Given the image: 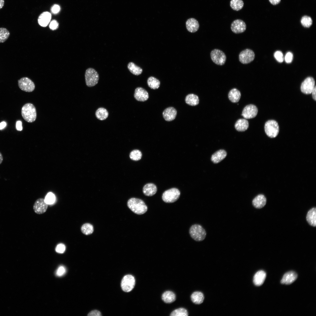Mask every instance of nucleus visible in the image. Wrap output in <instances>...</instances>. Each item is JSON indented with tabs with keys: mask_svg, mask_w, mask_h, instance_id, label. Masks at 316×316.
Instances as JSON below:
<instances>
[{
	"mask_svg": "<svg viewBox=\"0 0 316 316\" xmlns=\"http://www.w3.org/2000/svg\"><path fill=\"white\" fill-rule=\"evenodd\" d=\"M127 204L132 212L138 214H144L147 210V207L145 203L139 199L132 198L128 200Z\"/></svg>",
	"mask_w": 316,
	"mask_h": 316,
	"instance_id": "nucleus-1",
	"label": "nucleus"
},
{
	"mask_svg": "<svg viewBox=\"0 0 316 316\" xmlns=\"http://www.w3.org/2000/svg\"><path fill=\"white\" fill-rule=\"evenodd\" d=\"M21 114L24 119L27 122L32 123L34 121L37 117L35 107L30 103L25 104L22 107Z\"/></svg>",
	"mask_w": 316,
	"mask_h": 316,
	"instance_id": "nucleus-2",
	"label": "nucleus"
},
{
	"mask_svg": "<svg viewBox=\"0 0 316 316\" xmlns=\"http://www.w3.org/2000/svg\"><path fill=\"white\" fill-rule=\"evenodd\" d=\"M189 233L191 237L197 241L203 240L206 236V232L204 228L200 225L195 224L192 225L189 229Z\"/></svg>",
	"mask_w": 316,
	"mask_h": 316,
	"instance_id": "nucleus-3",
	"label": "nucleus"
},
{
	"mask_svg": "<svg viewBox=\"0 0 316 316\" xmlns=\"http://www.w3.org/2000/svg\"><path fill=\"white\" fill-rule=\"evenodd\" d=\"M264 128L266 135L270 138L276 137L279 131V127L278 123L273 120L267 121L265 124Z\"/></svg>",
	"mask_w": 316,
	"mask_h": 316,
	"instance_id": "nucleus-4",
	"label": "nucleus"
},
{
	"mask_svg": "<svg viewBox=\"0 0 316 316\" xmlns=\"http://www.w3.org/2000/svg\"><path fill=\"white\" fill-rule=\"evenodd\" d=\"M85 82L86 85L91 87L96 85L99 79V74L94 69L89 68L86 71L85 74Z\"/></svg>",
	"mask_w": 316,
	"mask_h": 316,
	"instance_id": "nucleus-5",
	"label": "nucleus"
},
{
	"mask_svg": "<svg viewBox=\"0 0 316 316\" xmlns=\"http://www.w3.org/2000/svg\"><path fill=\"white\" fill-rule=\"evenodd\" d=\"M180 195V191L178 189L172 188L164 192L162 195V199L165 202L173 203L178 199Z\"/></svg>",
	"mask_w": 316,
	"mask_h": 316,
	"instance_id": "nucleus-6",
	"label": "nucleus"
},
{
	"mask_svg": "<svg viewBox=\"0 0 316 316\" xmlns=\"http://www.w3.org/2000/svg\"><path fill=\"white\" fill-rule=\"evenodd\" d=\"M210 56L212 61L215 64L220 66L224 65L226 60V56L221 50L214 49L210 53Z\"/></svg>",
	"mask_w": 316,
	"mask_h": 316,
	"instance_id": "nucleus-7",
	"label": "nucleus"
},
{
	"mask_svg": "<svg viewBox=\"0 0 316 316\" xmlns=\"http://www.w3.org/2000/svg\"><path fill=\"white\" fill-rule=\"evenodd\" d=\"M135 283V279L133 276L130 274L126 275L122 279L121 282V288L125 292H129L134 288Z\"/></svg>",
	"mask_w": 316,
	"mask_h": 316,
	"instance_id": "nucleus-8",
	"label": "nucleus"
},
{
	"mask_svg": "<svg viewBox=\"0 0 316 316\" xmlns=\"http://www.w3.org/2000/svg\"><path fill=\"white\" fill-rule=\"evenodd\" d=\"M255 54L252 50L247 49L241 51L239 55V61L242 64H247L252 61L255 59Z\"/></svg>",
	"mask_w": 316,
	"mask_h": 316,
	"instance_id": "nucleus-9",
	"label": "nucleus"
},
{
	"mask_svg": "<svg viewBox=\"0 0 316 316\" xmlns=\"http://www.w3.org/2000/svg\"><path fill=\"white\" fill-rule=\"evenodd\" d=\"M18 84L20 89L26 92H32L35 88L34 83L27 77H23L18 80Z\"/></svg>",
	"mask_w": 316,
	"mask_h": 316,
	"instance_id": "nucleus-10",
	"label": "nucleus"
},
{
	"mask_svg": "<svg viewBox=\"0 0 316 316\" xmlns=\"http://www.w3.org/2000/svg\"><path fill=\"white\" fill-rule=\"evenodd\" d=\"M315 81L312 77H308L305 79L300 86L301 91L305 94L311 93L315 87Z\"/></svg>",
	"mask_w": 316,
	"mask_h": 316,
	"instance_id": "nucleus-11",
	"label": "nucleus"
},
{
	"mask_svg": "<svg viewBox=\"0 0 316 316\" xmlns=\"http://www.w3.org/2000/svg\"><path fill=\"white\" fill-rule=\"evenodd\" d=\"M258 109L255 105L250 104L246 106L243 109L241 115L245 119L255 117L257 114Z\"/></svg>",
	"mask_w": 316,
	"mask_h": 316,
	"instance_id": "nucleus-12",
	"label": "nucleus"
},
{
	"mask_svg": "<svg viewBox=\"0 0 316 316\" xmlns=\"http://www.w3.org/2000/svg\"><path fill=\"white\" fill-rule=\"evenodd\" d=\"M246 28L245 22L241 19H236L231 23V28L232 31L236 34L242 33L244 32Z\"/></svg>",
	"mask_w": 316,
	"mask_h": 316,
	"instance_id": "nucleus-13",
	"label": "nucleus"
},
{
	"mask_svg": "<svg viewBox=\"0 0 316 316\" xmlns=\"http://www.w3.org/2000/svg\"><path fill=\"white\" fill-rule=\"evenodd\" d=\"M47 207L48 204L45 202L44 199L40 198L35 201L33 205V209L36 214H41L46 211Z\"/></svg>",
	"mask_w": 316,
	"mask_h": 316,
	"instance_id": "nucleus-14",
	"label": "nucleus"
},
{
	"mask_svg": "<svg viewBox=\"0 0 316 316\" xmlns=\"http://www.w3.org/2000/svg\"><path fill=\"white\" fill-rule=\"evenodd\" d=\"M134 97L137 101L144 102L146 101L149 98V95L147 91L141 87H138L135 91Z\"/></svg>",
	"mask_w": 316,
	"mask_h": 316,
	"instance_id": "nucleus-15",
	"label": "nucleus"
},
{
	"mask_svg": "<svg viewBox=\"0 0 316 316\" xmlns=\"http://www.w3.org/2000/svg\"><path fill=\"white\" fill-rule=\"evenodd\" d=\"M298 275L295 272L290 271L286 273L283 276L281 281V284H290L294 282L297 279Z\"/></svg>",
	"mask_w": 316,
	"mask_h": 316,
	"instance_id": "nucleus-16",
	"label": "nucleus"
},
{
	"mask_svg": "<svg viewBox=\"0 0 316 316\" xmlns=\"http://www.w3.org/2000/svg\"><path fill=\"white\" fill-rule=\"evenodd\" d=\"M177 113V111L174 108L170 107L166 109L163 111L162 114L164 119L169 121L175 119Z\"/></svg>",
	"mask_w": 316,
	"mask_h": 316,
	"instance_id": "nucleus-17",
	"label": "nucleus"
},
{
	"mask_svg": "<svg viewBox=\"0 0 316 316\" xmlns=\"http://www.w3.org/2000/svg\"><path fill=\"white\" fill-rule=\"evenodd\" d=\"M51 19V13L47 11L41 13L39 16L38 22L41 26L45 27L49 23Z\"/></svg>",
	"mask_w": 316,
	"mask_h": 316,
	"instance_id": "nucleus-18",
	"label": "nucleus"
},
{
	"mask_svg": "<svg viewBox=\"0 0 316 316\" xmlns=\"http://www.w3.org/2000/svg\"><path fill=\"white\" fill-rule=\"evenodd\" d=\"M186 26L189 32L193 33L196 32L198 30L199 24L197 20L194 18H191L186 21Z\"/></svg>",
	"mask_w": 316,
	"mask_h": 316,
	"instance_id": "nucleus-19",
	"label": "nucleus"
},
{
	"mask_svg": "<svg viewBox=\"0 0 316 316\" xmlns=\"http://www.w3.org/2000/svg\"><path fill=\"white\" fill-rule=\"evenodd\" d=\"M266 275V273L264 271L257 272L253 277V282L254 284L257 286L261 285L265 281Z\"/></svg>",
	"mask_w": 316,
	"mask_h": 316,
	"instance_id": "nucleus-20",
	"label": "nucleus"
},
{
	"mask_svg": "<svg viewBox=\"0 0 316 316\" xmlns=\"http://www.w3.org/2000/svg\"><path fill=\"white\" fill-rule=\"evenodd\" d=\"M266 203V199L265 196L262 194H259L252 201L253 206L255 208L258 209L263 207Z\"/></svg>",
	"mask_w": 316,
	"mask_h": 316,
	"instance_id": "nucleus-21",
	"label": "nucleus"
},
{
	"mask_svg": "<svg viewBox=\"0 0 316 316\" xmlns=\"http://www.w3.org/2000/svg\"><path fill=\"white\" fill-rule=\"evenodd\" d=\"M226 155L227 153L225 150H220L212 155L211 160L214 163H218L225 158Z\"/></svg>",
	"mask_w": 316,
	"mask_h": 316,
	"instance_id": "nucleus-22",
	"label": "nucleus"
},
{
	"mask_svg": "<svg viewBox=\"0 0 316 316\" xmlns=\"http://www.w3.org/2000/svg\"><path fill=\"white\" fill-rule=\"evenodd\" d=\"M157 190L156 186L151 183L145 184L143 188V193L146 196H148L153 195L156 193Z\"/></svg>",
	"mask_w": 316,
	"mask_h": 316,
	"instance_id": "nucleus-23",
	"label": "nucleus"
},
{
	"mask_svg": "<svg viewBox=\"0 0 316 316\" xmlns=\"http://www.w3.org/2000/svg\"><path fill=\"white\" fill-rule=\"evenodd\" d=\"M248 127V122L245 119L241 118L238 119L235 125V128L238 131H244L247 130Z\"/></svg>",
	"mask_w": 316,
	"mask_h": 316,
	"instance_id": "nucleus-24",
	"label": "nucleus"
},
{
	"mask_svg": "<svg viewBox=\"0 0 316 316\" xmlns=\"http://www.w3.org/2000/svg\"><path fill=\"white\" fill-rule=\"evenodd\" d=\"M306 220L309 224L311 226H316V209L314 207L310 209L308 212L306 216Z\"/></svg>",
	"mask_w": 316,
	"mask_h": 316,
	"instance_id": "nucleus-25",
	"label": "nucleus"
},
{
	"mask_svg": "<svg viewBox=\"0 0 316 316\" xmlns=\"http://www.w3.org/2000/svg\"><path fill=\"white\" fill-rule=\"evenodd\" d=\"M241 93L237 89L234 88L231 90L228 94V98L229 100L232 102H238L241 98Z\"/></svg>",
	"mask_w": 316,
	"mask_h": 316,
	"instance_id": "nucleus-26",
	"label": "nucleus"
},
{
	"mask_svg": "<svg viewBox=\"0 0 316 316\" xmlns=\"http://www.w3.org/2000/svg\"><path fill=\"white\" fill-rule=\"evenodd\" d=\"M163 300L166 303H171L176 300V296L173 292L168 291L164 292L162 296Z\"/></svg>",
	"mask_w": 316,
	"mask_h": 316,
	"instance_id": "nucleus-27",
	"label": "nucleus"
},
{
	"mask_svg": "<svg viewBox=\"0 0 316 316\" xmlns=\"http://www.w3.org/2000/svg\"><path fill=\"white\" fill-rule=\"evenodd\" d=\"M185 101L187 104L192 106L197 105L199 103L198 97L193 94H189L187 95L186 97Z\"/></svg>",
	"mask_w": 316,
	"mask_h": 316,
	"instance_id": "nucleus-28",
	"label": "nucleus"
},
{
	"mask_svg": "<svg viewBox=\"0 0 316 316\" xmlns=\"http://www.w3.org/2000/svg\"><path fill=\"white\" fill-rule=\"evenodd\" d=\"M204 298L203 294L200 291L195 292L191 296V299L192 301L197 304H200L202 303L204 300Z\"/></svg>",
	"mask_w": 316,
	"mask_h": 316,
	"instance_id": "nucleus-29",
	"label": "nucleus"
},
{
	"mask_svg": "<svg viewBox=\"0 0 316 316\" xmlns=\"http://www.w3.org/2000/svg\"><path fill=\"white\" fill-rule=\"evenodd\" d=\"M129 70L133 74L139 75L141 74L142 69L132 62L129 63L127 66Z\"/></svg>",
	"mask_w": 316,
	"mask_h": 316,
	"instance_id": "nucleus-30",
	"label": "nucleus"
},
{
	"mask_svg": "<svg viewBox=\"0 0 316 316\" xmlns=\"http://www.w3.org/2000/svg\"><path fill=\"white\" fill-rule=\"evenodd\" d=\"M108 115L109 113L107 109L102 107L98 108L95 113L96 117L100 120L106 119L108 117Z\"/></svg>",
	"mask_w": 316,
	"mask_h": 316,
	"instance_id": "nucleus-31",
	"label": "nucleus"
},
{
	"mask_svg": "<svg viewBox=\"0 0 316 316\" xmlns=\"http://www.w3.org/2000/svg\"><path fill=\"white\" fill-rule=\"evenodd\" d=\"M148 86L151 89H156L159 88L160 85L159 81L154 77L151 76L149 77L147 80Z\"/></svg>",
	"mask_w": 316,
	"mask_h": 316,
	"instance_id": "nucleus-32",
	"label": "nucleus"
},
{
	"mask_svg": "<svg viewBox=\"0 0 316 316\" xmlns=\"http://www.w3.org/2000/svg\"><path fill=\"white\" fill-rule=\"evenodd\" d=\"M244 3L242 0H231L230 6L233 10L238 11L242 8Z\"/></svg>",
	"mask_w": 316,
	"mask_h": 316,
	"instance_id": "nucleus-33",
	"label": "nucleus"
},
{
	"mask_svg": "<svg viewBox=\"0 0 316 316\" xmlns=\"http://www.w3.org/2000/svg\"><path fill=\"white\" fill-rule=\"evenodd\" d=\"M81 230L82 232L84 234L88 235L92 233L94 231L93 226L91 224L88 223L83 224L81 226Z\"/></svg>",
	"mask_w": 316,
	"mask_h": 316,
	"instance_id": "nucleus-34",
	"label": "nucleus"
},
{
	"mask_svg": "<svg viewBox=\"0 0 316 316\" xmlns=\"http://www.w3.org/2000/svg\"><path fill=\"white\" fill-rule=\"evenodd\" d=\"M10 33L6 28H0V43H3L6 41L8 38Z\"/></svg>",
	"mask_w": 316,
	"mask_h": 316,
	"instance_id": "nucleus-35",
	"label": "nucleus"
},
{
	"mask_svg": "<svg viewBox=\"0 0 316 316\" xmlns=\"http://www.w3.org/2000/svg\"><path fill=\"white\" fill-rule=\"evenodd\" d=\"M171 316H187L188 313L187 310L183 308H180L173 311L171 313Z\"/></svg>",
	"mask_w": 316,
	"mask_h": 316,
	"instance_id": "nucleus-36",
	"label": "nucleus"
},
{
	"mask_svg": "<svg viewBox=\"0 0 316 316\" xmlns=\"http://www.w3.org/2000/svg\"><path fill=\"white\" fill-rule=\"evenodd\" d=\"M300 22L302 25L305 28L310 27L312 23L311 18L307 16H304L302 18Z\"/></svg>",
	"mask_w": 316,
	"mask_h": 316,
	"instance_id": "nucleus-37",
	"label": "nucleus"
},
{
	"mask_svg": "<svg viewBox=\"0 0 316 316\" xmlns=\"http://www.w3.org/2000/svg\"><path fill=\"white\" fill-rule=\"evenodd\" d=\"M129 156L131 159L134 161H138L141 159L142 154L140 150H135L130 152Z\"/></svg>",
	"mask_w": 316,
	"mask_h": 316,
	"instance_id": "nucleus-38",
	"label": "nucleus"
},
{
	"mask_svg": "<svg viewBox=\"0 0 316 316\" xmlns=\"http://www.w3.org/2000/svg\"><path fill=\"white\" fill-rule=\"evenodd\" d=\"M55 200V196L51 193H48L44 199L45 202L48 204H51L53 203Z\"/></svg>",
	"mask_w": 316,
	"mask_h": 316,
	"instance_id": "nucleus-39",
	"label": "nucleus"
},
{
	"mask_svg": "<svg viewBox=\"0 0 316 316\" xmlns=\"http://www.w3.org/2000/svg\"><path fill=\"white\" fill-rule=\"evenodd\" d=\"M274 56L276 60L279 63H282L284 61L283 55L281 51H276L274 54Z\"/></svg>",
	"mask_w": 316,
	"mask_h": 316,
	"instance_id": "nucleus-40",
	"label": "nucleus"
},
{
	"mask_svg": "<svg viewBox=\"0 0 316 316\" xmlns=\"http://www.w3.org/2000/svg\"><path fill=\"white\" fill-rule=\"evenodd\" d=\"M66 269L63 266H61L59 267L56 271V274L59 276H62L65 273Z\"/></svg>",
	"mask_w": 316,
	"mask_h": 316,
	"instance_id": "nucleus-41",
	"label": "nucleus"
},
{
	"mask_svg": "<svg viewBox=\"0 0 316 316\" xmlns=\"http://www.w3.org/2000/svg\"><path fill=\"white\" fill-rule=\"evenodd\" d=\"M59 25V24L57 21L55 20H53L50 23L49 27L51 30H54L58 28Z\"/></svg>",
	"mask_w": 316,
	"mask_h": 316,
	"instance_id": "nucleus-42",
	"label": "nucleus"
},
{
	"mask_svg": "<svg viewBox=\"0 0 316 316\" xmlns=\"http://www.w3.org/2000/svg\"><path fill=\"white\" fill-rule=\"evenodd\" d=\"M293 54L290 52H288L286 54L285 57V62L287 63H290L292 61L293 59Z\"/></svg>",
	"mask_w": 316,
	"mask_h": 316,
	"instance_id": "nucleus-43",
	"label": "nucleus"
},
{
	"mask_svg": "<svg viewBox=\"0 0 316 316\" xmlns=\"http://www.w3.org/2000/svg\"><path fill=\"white\" fill-rule=\"evenodd\" d=\"M65 246L63 244L60 243L57 245L56 248V251L59 253H63L65 250Z\"/></svg>",
	"mask_w": 316,
	"mask_h": 316,
	"instance_id": "nucleus-44",
	"label": "nucleus"
},
{
	"mask_svg": "<svg viewBox=\"0 0 316 316\" xmlns=\"http://www.w3.org/2000/svg\"><path fill=\"white\" fill-rule=\"evenodd\" d=\"M89 316H102L100 312L97 310H94L91 311L88 314Z\"/></svg>",
	"mask_w": 316,
	"mask_h": 316,
	"instance_id": "nucleus-45",
	"label": "nucleus"
},
{
	"mask_svg": "<svg viewBox=\"0 0 316 316\" xmlns=\"http://www.w3.org/2000/svg\"><path fill=\"white\" fill-rule=\"evenodd\" d=\"M60 10V6L59 5L57 4L54 5L52 6L51 8L52 12L54 14L58 13L59 12Z\"/></svg>",
	"mask_w": 316,
	"mask_h": 316,
	"instance_id": "nucleus-46",
	"label": "nucleus"
},
{
	"mask_svg": "<svg viewBox=\"0 0 316 316\" xmlns=\"http://www.w3.org/2000/svg\"><path fill=\"white\" fill-rule=\"evenodd\" d=\"M16 128L18 130L21 131L23 129L22 123L21 121H19L16 123Z\"/></svg>",
	"mask_w": 316,
	"mask_h": 316,
	"instance_id": "nucleus-47",
	"label": "nucleus"
},
{
	"mask_svg": "<svg viewBox=\"0 0 316 316\" xmlns=\"http://www.w3.org/2000/svg\"><path fill=\"white\" fill-rule=\"evenodd\" d=\"M316 86H315L311 93L313 99L315 101L316 100Z\"/></svg>",
	"mask_w": 316,
	"mask_h": 316,
	"instance_id": "nucleus-48",
	"label": "nucleus"
},
{
	"mask_svg": "<svg viewBox=\"0 0 316 316\" xmlns=\"http://www.w3.org/2000/svg\"><path fill=\"white\" fill-rule=\"evenodd\" d=\"M270 2L273 5H276L278 4L281 1V0H269Z\"/></svg>",
	"mask_w": 316,
	"mask_h": 316,
	"instance_id": "nucleus-49",
	"label": "nucleus"
},
{
	"mask_svg": "<svg viewBox=\"0 0 316 316\" xmlns=\"http://www.w3.org/2000/svg\"><path fill=\"white\" fill-rule=\"evenodd\" d=\"M6 123L4 121H3L0 123V130L4 128L6 126Z\"/></svg>",
	"mask_w": 316,
	"mask_h": 316,
	"instance_id": "nucleus-50",
	"label": "nucleus"
},
{
	"mask_svg": "<svg viewBox=\"0 0 316 316\" xmlns=\"http://www.w3.org/2000/svg\"><path fill=\"white\" fill-rule=\"evenodd\" d=\"M4 0H0V9L3 7L4 5Z\"/></svg>",
	"mask_w": 316,
	"mask_h": 316,
	"instance_id": "nucleus-51",
	"label": "nucleus"
},
{
	"mask_svg": "<svg viewBox=\"0 0 316 316\" xmlns=\"http://www.w3.org/2000/svg\"><path fill=\"white\" fill-rule=\"evenodd\" d=\"M3 161V157L2 154L0 152V164L2 163Z\"/></svg>",
	"mask_w": 316,
	"mask_h": 316,
	"instance_id": "nucleus-52",
	"label": "nucleus"
}]
</instances>
